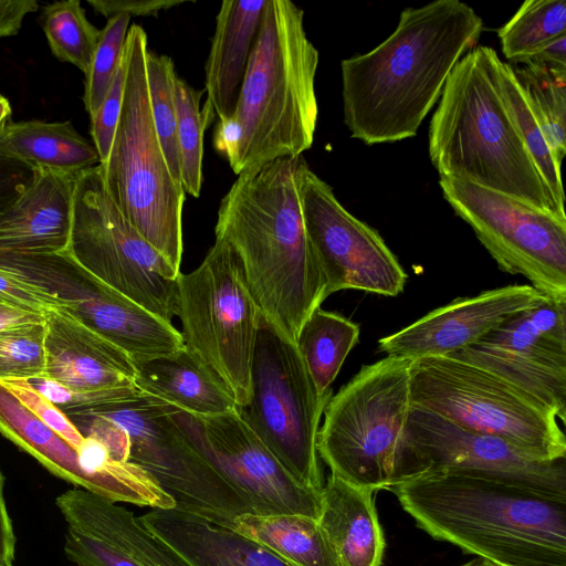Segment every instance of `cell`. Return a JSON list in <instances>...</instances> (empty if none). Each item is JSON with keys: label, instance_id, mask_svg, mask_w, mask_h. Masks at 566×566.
I'll use <instances>...</instances> for the list:
<instances>
[{"label": "cell", "instance_id": "d6a6232c", "mask_svg": "<svg viewBox=\"0 0 566 566\" xmlns=\"http://www.w3.org/2000/svg\"><path fill=\"white\" fill-rule=\"evenodd\" d=\"M42 28L53 55L86 74L101 30L87 20L81 2L66 0L45 6Z\"/></svg>", "mask_w": 566, "mask_h": 566}, {"label": "cell", "instance_id": "f5cc1de1", "mask_svg": "<svg viewBox=\"0 0 566 566\" xmlns=\"http://www.w3.org/2000/svg\"><path fill=\"white\" fill-rule=\"evenodd\" d=\"M2 97H3V96H2V95H1V93H0V98H2Z\"/></svg>", "mask_w": 566, "mask_h": 566}, {"label": "cell", "instance_id": "e575fe53", "mask_svg": "<svg viewBox=\"0 0 566 566\" xmlns=\"http://www.w3.org/2000/svg\"><path fill=\"white\" fill-rule=\"evenodd\" d=\"M146 74L154 127L169 170L182 188L174 101V81L177 76L174 62L168 55L156 54L148 49Z\"/></svg>", "mask_w": 566, "mask_h": 566}, {"label": "cell", "instance_id": "52a82bcc", "mask_svg": "<svg viewBox=\"0 0 566 566\" xmlns=\"http://www.w3.org/2000/svg\"><path fill=\"white\" fill-rule=\"evenodd\" d=\"M411 359L389 356L364 365L329 399L317 452L331 473L371 491L397 483V461L411 406Z\"/></svg>", "mask_w": 566, "mask_h": 566}, {"label": "cell", "instance_id": "3957f363", "mask_svg": "<svg viewBox=\"0 0 566 566\" xmlns=\"http://www.w3.org/2000/svg\"><path fill=\"white\" fill-rule=\"evenodd\" d=\"M388 491L420 528L464 553L500 566H566V501L447 472Z\"/></svg>", "mask_w": 566, "mask_h": 566}, {"label": "cell", "instance_id": "83f0119b", "mask_svg": "<svg viewBox=\"0 0 566 566\" xmlns=\"http://www.w3.org/2000/svg\"><path fill=\"white\" fill-rule=\"evenodd\" d=\"M233 530L264 546L291 566H340L317 518L303 514L245 513Z\"/></svg>", "mask_w": 566, "mask_h": 566}, {"label": "cell", "instance_id": "5b68a950", "mask_svg": "<svg viewBox=\"0 0 566 566\" xmlns=\"http://www.w3.org/2000/svg\"><path fill=\"white\" fill-rule=\"evenodd\" d=\"M318 60L304 11L290 0H266L233 113L241 130L235 175L312 147Z\"/></svg>", "mask_w": 566, "mask_h": 566}, {"label": "cell", "instance_id": "816d5d0a", "mask_svg": "<svg viewBox=\"0 0 566 566\" xmlns=\"http://www.w3.org/2000/svg\"><path fill=\"white\" fill-rule=\"evenodd\" d=\"M0 566H12V563L0 557Z\"/></svg>", "mask_w": 566, "mask_h": 566}, {"label": "cell", "instance_id": "44dd1931", "mask_svg": "<svg viewBox=\"0 0 566 566\" xmlns=\"http://www.w3.org/2000/svg\"><path fill=\"white\" fill-rule=\"evenodd\" d=\"M77 176L35 170L30 186L0 216V252L52 254L67 250Z\"/></svg>", "mask_w": 566, "mask_h": 566}, {"label": "cell", "instance_id": "d590c367", "mask_svg": "<svg viewBox=\"0 0 566 566\" xmlns=\"http://www.w3.org/2000/svg\"><path fill=\"white\" fill-rule=\"evenodd\" d=\"M130 18L125 13L111 17L101 30L96 49L85 74L83 102L90 118L98 111L116 75Z\"/></svg>", "mask_w": 566, "mask_h": 566}, {"label": "cell", "instance_id": "8992f818", "mask_svg": "<svg viewBox=\"0 0 566 566\" xmlns=\"http://www.w3.org/2000/svg\"><path fill=\"white\" fill-rule=\"evenodd\" d=\"M148 39L129 27L122 109L107 159L99 164L111 197L146 239L177 271L184 250L185 191L175 181L159 144L150 111L146 74Z\"/></svg>", "mask_w": 566, "mask_h": 566}, {"label": "cell", "instance_id": "7402d4cb", "mask_svg": "<svg viewBox=\"0 0 566 566\" xmlns=\"http://www.w3.org/2000/svg\"><path fill=\"white\" fill-rule=\"evenodd\" d=\"M266 0H224L205 65L207 99L201 108L208 125L230 118L260 29Z\"/></svg>", "mask_w": 566, "mask_h": 566}, {"label": "cell", "instance_id": "1f68e13d", "mask_svg": "<svg viewBox=\"0 0 566 566\" xmlns=\"http://www.w3.org/2000/svg\"><path fill=\"white\" fill-rule=\"evenodd\" d=\"M499 82L507 108L530 155L547 185L556 207L565 213L560 165L555 160L545 134L524 97L511 63L500 61Z\"/></svg>", "mask_w": 566, "mask_h": 566}, {"label": "cell", "instance_id": "f907efd6", "mask_svg": "<svg viewBox=\"0 0 566 566\" xmlns=\"http://www.w3.org/2000/svg\"><path fill=\"white\" fill-rule=\"evenodd\" d=\"M461 566H500L489 559H485V558H482V557H476Z\"/></svg>", "mask_w": 566, "mask_h": 566}, {"label": "cell", "instance_id": "8d00e7d4", "mask_svg": "<svg viewBox=\"0 0 566 566\" xmlns=\"http://www.w3.org/2000/svg\"><path fill=\"white\" fill-rule=\"evenodd\" d=\"M44 344V318L0 331V381L43 377L45 374Z\"/></svg>", "mask_w": 566, "mask_h": 566}, {"label": "cell", "instance_id": "b9f144b4", "mask_svg": "<svg viewBox=\"0 0 566 566\" xmlns=\"http://www.w3.org/2000/svg\"><path fill=\"white\" fill-rule=\"evenodd\" d=\"M35 170L0 150V216L33 181Z\"/></svg>", "mask_w": 566, "mask_h": 566}, {"label": "cell", "instance_id": "2e32d148", "mask_svg": "<svg viewBox=\"0 0 566 566\" xmlns=\"http://www.w3.org/2000/svg\"><path fill=\"white\" fill-rule=\"evenodd\" d=\"M305 231L331 294L358 290L399 295L408 275L379 232L353 216L305 159L297 171Z\"/></svg>", "mask_w": 566, "mask_h": 566}, {"label": "cell", "instance_id": "8fae6325", "mask_svg": "<svg viewBox=\"0 0 566 566\" xmlns=\"http://www.w3.org/2000/svg\"><path fill=\"white\" fill-rule=\"evenodd\" d=\"M176 315L185 346L226 384L238 407L243 406L261 312L228 243L216 239L196 270L178 274Z\"/></svg>", "mask_w": 566, "mask_h": 566}, {"label": "cell", "instance_id": "5bb4252c", "mask_svg": "<svg viewBox=\"0 0 566 566\" xmlns=\"http://www.w3.org/2000/svg\"><path fill=\"white\" fill-rule=\"evenodd\" d=\"M424 472L491 480L566 501V459L530 460L497 438L467 431L411 405L398 454L397 483Z\"/></svg>", "mask_w": 566, "mask_h": 566}, {"label": "cell", "instance_id": "4dcf8cb0", "mask_svg": "<svg viewBox=\"0 0 566 566\" xmlns=\"http://www.w3.org/2000/svg\"><path fill=\"white\" fill-rule=\"evenodd\" d=\"M563 34H566L565 0H526L497 30L504 56L516 64Z\"/></svg>", "mask_w": 566, "mask_h": 566}, {"label": "cell", "instance_id": "4fadbf2b", "mask_svg": "<svg viewBox=\"0 0 566 566\" xmlns=\"http://www.w3.org/2000/svg\"><path fill=\"white\" fill-rule=\"evenodd\" d=\"M443 198L499 268L566 300V219L475 184L439 178Z\"/></svg>", "mask_w": 566, "mask_h": 566}, {"label": "cell", "instance_id": "4316f807", "mask_svg": "<svg viewBox=\"0 0 566 566\" xmlns=\"http://www.w3.org/2000/svg\"><path fill=\"white\" fill-rule=\"evenodd\" d=\"M0 432L54 475L104 497L99 482L82 468L77 450L38 419L2 382Z\"/></svg>", "mask_w": 566, "mask_h": 566}, {"label": "cell", "instance_id": "681fc988", "mask_svg": "<svg viewBox=\"0 0 566 566\" xmlns=\"http://www.w3.org/2000/svg\"><path fill=\"white\" fill-rule=\"evenodd\" d=\"M11 114V106L7 98H0V129L7 124Z\"/></svg>", "mask_w": 566, "mask_h": 566}, {"label": "cell", "instance_id": "603a6c76", "mask_svg": "<svg viewBox=\"0 0 566 566\" xmlns=\"http://www.w3.org/2000/svg\"><path fill=\"white\" fill-rule=\"evenodd\" d=\"M192 566H291L238 531L177 509H151L138 517Z\"/></svg>", "mask_w": 566, "mask_h": 566}, {"label": "cell", "instance_id": "ac0fdd59", "mask_svg": "<svg viewBox=\"0 0 566 566\" xmlns=\"http://www.w3.org/2000/svg\"><path fill=\"white\" fill-rule=\"evenodd\" d=\"M174 418L195 448L248 502L253 514L318 518L321 492L296 482L237 411L199 417L176 407Z\"/></svg>", "mask_w": 566, "mask_h": 566}, {"label": "cell", "instance_id": "9a60e30c", "mask_svg": "<svg viewBox=\"0 0 566 566\" xmlns=\"http://www.w3.org/2000/svg\"><path fill=\"white\" fill-rule=\"evenodd\" d=\"M0 268L9 269L54 295L87 327L135 359L184 346L172 325L113 290L85 270L67 250L52 254L0 252Z\"/></svg>", "mask_w": 566, "mask_h": 566}, {"label": "cell", "instance_id": "ffe728a7", "mask_svg": "<svg viewBox=\"0 0 566 566\" xmlns=\"http://www.w3.org/2000/svg\"><path fill=\"white\" fill-rule=\"evenodd\" d=\"M44 325L43 377L74 394L70 409L102 403L115 391L136 385L132 357L65 308L45 313Z\"/></svg>", "mask_w": 566, "mask_h": 566}, {"label": "cell", "instance_id": "c3c4849f", "mask_svg": "<svg viewBox=\"0 0 566 566\" xmlns=\"http://www.w3.org/2000/svg\"><path fill=\"white\" fill-rule=\"evenodd\" d=\"M44 315L33 313L0 298V331L19 324L43 321Z\"/></svg>", "mask_w": 566, "mask_h": 566}, {"label": "cell", "instance_id": "74e56055", "mask_svg": "<svg viewBox=\"0 0 566 566\" xmlns=\"http://www.w3.org/2000/svg\"><path fill=\"white\" fill-rule=\"evenodd\" d=\"M64 553L77 566H143L115 544L66 525Z\"/></svg>", "mask_w": 566, "mask_h": 566}, {"label": "cell", "instance_id": "836d02e7", "mask_svg": "<svg viewBox=\"0 0 566 566\" xmlns=\"http://www.w3.org/2000/svg\"><path fill=\"white\" fill-rule=\"evenodd\" d=\"M203 91H197L176 76L174 101L177 114V138L180 174L185 193L198 198L202 185L203 133L209 126L200 108Z\"/></svg>", "mask_w": 566, "mask_h": 566}, {"label": "cell", "instance_id": "60d3db41", "mask_svg": "<svg viewBox=\"0 0 566 566\" xmlns=\"http://www.w3.org/2000/svg\"><path fill=\"white\" fill-rule=\"evenodd\" d=\"M0 298L41 315L63 307V303L54 295L4 268H0Z\"/></svg>", "mask_w": 566, "mask_h": 566}, {"label": "cell", "instance_id": "f6af8a7d", "mask_svg": "<svg viewBox=\"0 0 566 566\" xmlns=\"http://www.w3.org/2000/svg\"><path fill=\"white\" fill-rule=\"evenodd\" d=\"M241 143V130L238 122L233 117L218 120L216 128L213 145L233 169L238 161L239 149Z\"/></svg>", "mask_w": 566, "mask_h": 566}, {"label": "cell", "instance_id": "6da1fadb", "mask_svg": "<svg viewBox=\"0 0 566 566\" xmlns=\"http://www.w3.org/2000/svg\"><path fill=\"white\" fill-rule=\"evenodd\" d=\"M482 30V18L460 0L405 8L386 40L340 63L350 136L369 146L415 137Z\"/></svg>", "mask_w": 566, "mask_h": 566}, {"label": "cell", "instance_id": "7dc6e473", "mask_svg": "<svg viewBox=\"0 0 566 566\" xmlns=\"http://www.w3.org/2000/svg\"><path fill=\"white\" fill-rule=\"evenodd\" d=\"M4 479L0 470V557L12 563L15 549V536L3 494Z\"/></svg>", "mask_w": 566, "mask_h": 566}, {"label": "cell", "instance_id": "f1b7e54d", "mask_svg": "<svg viewBox=\"0 0 566 566\" xmlns=\"http://www.w3.org/2000/svg\"><path fill=\"white\" fill-rule=\"evenodd\" d=\"M359 334V325L321 307L303 323L294 343L321 394L332 391L331 386Z\"/></svg>", "mask_w": 566, "mask_h": 566}, {"label": "cell", "instance_id": "ba28073f", "mask_svg": "<svg viewBox=\"0 0 566 566\" xmlns=\"http://www.w3.org/2000/svg\"><path fill=\"white\" fill-rule=\"evenodd\" d=\"M410 401L474 433L497 438L536 462L566 459L558 419L500 376L459 358L412 360Z\"/></svg>", "mask_w": 566, "mask_h": 566}, {"label": "cell", "instance_id": "7bdbcfd3", "mask_svg": "<svg viewBox=\"0 0 566 566\" xmlns=\"http://www.w3.org/2000/svg\"><path fill=\"white\" fill-rule=\"evenodd\" d=\"M184 0H87V3L107 19L117 14L157 17L163 10L185 3Z\"/></svg>", "mask_w": 566, "mask_h": 566}, {"label": "cell", "instance_id": "9c48e42d", "mask_svg": "<svg viewBox=\"0 0 566 566\" xmlns=\"http://www.w3.org/2000/svg\"><path fill=\"white\" fill-rule=\"evenodd\" d=\"M332 391L321 394L294 342L261 314L250 395L238 415L301 485L322 492L317 436Z\"/></svg>", "mask_w": 566, "mask_h": 566}, {"label": "cell", "instance_id": "ab89813d", "mask_svg": "<svg viewBox=\"0 0 566 566\" xmlns=\"http://www.w3.org/2000/svg\"><path fill=\"white\" fill-rule=\"evenodd\" d=\"M125 74L126 63L123 51V56L111 87L98 111L91 118V136L99 157V164L107 159L111 150L122 109Z\"/></svg>", "mask_w": 566, "mask_h": 566}, {"label": "cell", "instance_id": "bcb514c9", "mask_svg": "<svg viewBox=\"0 0 566 566\" xmlns=\"http://www.w3.org/2000/svg\"><path fill=\"white\" fill-rule=\"evenodd\" d=\"M527 62L566 67V34L543 44L523 60L521 64Z\"/></svg>", "mask_w": 566, "mask_h": 566}, {"label": "cell", "instance_id": "d4e9b609", "mask_svg": "<svg viewBox=\"0 0 566 566\" xmlns=\"http://www.w3.org/2000/svg\"><path fill=\"white\" fill-rule=\"evenodd\" d=\"M318 523L340 566H381L385 538L374 491L329 474L321 492Z\"/></svg>", "mask_w": 566, "mask_h": 566}, {"label": "cell", "instance_id": "f546056e", "mask_svg": "<svg viewBox=\"0 0 566 566\" xmlns=\"http://www.w3.org/2000/svg\"><path fill=\"white\" fill-rule=\"evenodd\" d=\"M512 67L554 158L560 165L566 151V67L534 62Z\"/></svg>", "mask_w": 566, "mask_h": 566}, {"label": "cell", "instance_id": "f35d334b", "mask_svg": "<svg viewBox=\"0 0 566 566\" xmlns=\"http://www.w3.org/2000/svg\"><path fill=\"white\" fill-rule=\"evenodd\" d=\"M2 382L38 419L77 449L84 436L67 416L28 380H4Z\"/></svg>", "mask_w": 566, "mask_h": 566}, {"label": "cell", "instance_id": "277c9868", "mask_svg": "<svg viewBox=\"0 0 566 566\" xmlns=\"http://www.w3.org/2000/svg\"><path fill=\"white\" fill-rule=\"evenodd\" d=\"M497 53L479 45L455 64L428 132L439 178H454L565 218L530 155L501 92Z\"/></svg>", "mask_w": 566, "mask_h": 566}, {"label": "cell", "instance_id": "ee69618b", "mask_svg": "<svg viewBox=\"0 0 566 566\" xmlns=\"http://www.w3.org/2000/svg\"><path fill=\"white\" fill-rule=\"evenodd\" d=\"M38 8L35 0H0V39L17 34L24 17Z\"/></svg>", "mask_w": 566, "mask_h": 566}, {"label": "cell", "instance_id": "e0dca14e", "mask_svg": "<svg viewBox=\"0 0 566 566\" xmlns=\"http://www.w3.org/2000/svg\"><path fill=\"white\" fill-rule=\"evenodd\" d=\"M449 357L482 367L566 420V300L521 311Z\"/></svg>", "mask_w": 566, "mask_h": 566}, {"label": "cell", "instance_id": "7c38bea8", "mask_svg": "<svg viewBox=\"0 0 566 566\" xmlns=\"http://www.w3.org/2000/svg\"><path fill=\"white\" fill-rule=\"evenodd\" d=\"M69 251L91 274L150 313L169 323L176 316L180 271L122 212L99 165L77 176Z\"/></svg>", "mask_w": 566, "mask_h": 566}, {"label": "cell", "instance_id": "484cf974", "mask_svg": "<svg viewBox=\"0 0 566 566\" xmlns=\"http://www.w3.org/2000/svg\"><path fill=\"white\" fill-rule=\"evenodd\" d=\"M0 150L34 170L80 174L99 165L93 143L70 120L7 122L0 129Z\"/></svg>", "mask_w": 566, "mask_h": 566}, {"label": "cell", "instance_id": "30bf717a", "mask_svg": "<svg viewBox=\"0 0 566 566\" xmlns=\"http://www.w3.org/2000/svg\"><path fill=\"white\" fill-rule=\"evenodd\" d=\"M82 408L107 417L125 430L128 461L174 500V509L230 528L237 516L252 513L248 502L180 429L174 418L175 406L135 385L102 403Z\"/></svg>", "mask_w": 566, "mask_h": 566}, {"label": "cell", "instance_id": "cb8c5ba5", "mask_svg": "<svg viewBox=\"0 0 566 566\" xmlns=\"http://www.w3.org/2000/svg\"><path fill=\"white\" fill-rule=\"evenodd\" d=\"M136 385L144 391L199 417L237 411L226 384L187 346L135 359Z\"/></svg>", "mask_w": 566, "mask_h": 566}, {"label": "cell", "instance_id": "d6986e66", "mask_svg": "<svg viewBox=\"0 0 566 566\" xmlns=\"http://www.w3.org/2000/svg\"><path fill=\"white\" fill-rule=\"evenodd\" d=\"M547 296L530 284H512L458 297L378 340L380 352L416 360L450 356L478 343L516 313Z\"/></svg>", "mask_w": 566, "mask_h": 566}, {"label": "cell", "instance_id": "7a4b0ae2", "mask_svg": "<svg viewBox=\"0 0 566 566\" xmlns=\"http://www.w3.org/2000/svg\"><path fill=\"white\" fill-rule=\"evenodd\" d=\"M304 157H281L238 175L220 201L216 239L235 252L263 317L295 342L328 297L302 217L297 171Z\"/></svg>", "mask_w": 566, "mask_h": 566}]
</instances>
